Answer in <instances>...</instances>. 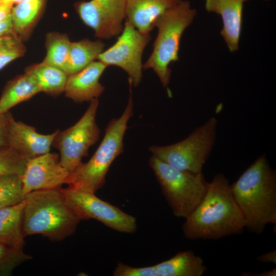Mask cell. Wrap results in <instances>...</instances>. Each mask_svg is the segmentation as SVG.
I'll return each mask as SVG.
<instances>
[{
  "mask_svg": "<svg viewBox=\"0 0 276 276\" xmlns=\"http://www.w3.org/2000/svg\"><path fill=\"white\" fill-rule=\"evenodd\" d=\"M185 219L182 231L189 240H217L240 234L246 226L229 181L221 173L209 182L204 197Z\"/></svg>",
  "mask_w": 276,
  "mask_h": 276,
  "instance_id": "obj_1",
  "label": "cell"
},
{
  "mask_svg": "<svg viewBox=\"0 0 276 276\" xmlns=\"http://www.w3.org/2000/svg\"><path fill=\"white\" fill-rule=\"evenodd\" d=\"M246 222L245 228L259 234L276 223V172L263 153L231 185Z\"/></svg>",
  "mask_w": 276,
  "mask_h": 276,
  "instance_id": "obj_2",
  "label": "cell"
},
{
  "mask_svg": "<svg viewBox=\"0 0 276 276\" xmlns=\"http://www.w3.org/2000/svg\"><path fill=\"white\" fill-rule=\"evenodd\" d=\"M25 236L41 235L52 241L72 235L81 220L68 206L60 188L32 191L25 196Z\"/></svg>",
  "mask_w": 276,
  "mask_h": 276,
  "instance_id": "obj_3",
  "label": "cell"
},
{
  "mask_svg": "<svg viewBox=\"0 0 276 276\" xmlns=\"http://www.w3.org/2000/svg\"><path fill=\"white\" fill-rule=\"evenodd\" d=\"M129 84V97L123 112L108 123L101 143L89 160L82 163L70 174L69 186L95 193L105 184L111 164L123 152L124 137L128 121L133 115L132 86Z\"/></svg>",
  "mask_w": 276,
  "mask_h": 276,
  "instance_id": "obj_4",
  "label": "cell"
},
{
  "mask_svg": "<svg viewBox=\"0 0 276 276\" xmlns=\"http://www.w3.org/2000/svg\"><path fill=\"white\" fill-rule=\"evenodd\" d=\"M196 14V10L192 8L190 3L183 0L161 15L155 22L154 28L157 29V34L152 52L143 64V69H152L165 88L168 87L170 81V64L179 60L182 34Z\"/></svg>",
  "mask_w": 276,
  "mask_h": 276,
  "instance_id": "obj_5",
  "label": "cell"
},
{
  "mask_svg": "<svg viewBox=\"0 0 276 276\" xmlns=\"http://www.w3.org/2000/svg\"><path fill=\"white\" fill-rule=\"evenodd\" d=\"M149 163L174 215L186 219L206 192L209 182L202 173L175 169L152 155Z\"/></svg>",
  "mask_w": 276,
  "mask_h": 276,
  "instance_id": "obj_6",
  "label": "cell"
},
{
  "mask_svg": "<svg viewBox=\"0 0 276 276\" xmlns=\"http://www.w3.org/2000/svg\"><path fill=\"white\" fill-rule=\"evenodd\" d=\"M218 121L211 117L183 140L167 146L153 145L149 150L172 167L192 173L202 172L216 142Z\"/></svg>",
  "mask_w": 276,
  "mask_h": 276,
  "instance_id": "obj_7",
  "label": "cell"
},
{
  "mask_svg": "<svg viewBox=\"0 0 276 276\" xmlns=\"http://www.w3.org/2000/svg\"><path fill=\"white\" fill-rule=\"evenodd\" d=\"M99 104L98 99L92 100L74 125L62 131L57 130L52 146L59 151L60 163L71 174L99 139L100 130L96 122Z\"/></svg>",
  "mask_w": 276,
  "mask_h": 276,
  "instance_id": "obj_8",
  "label": "cell"
},
{
  "mask_svg": "<svg viewBox=\"0 0 276 276\" xmlns=\"http://www.w3.org/2000/svg\"><path fill=\"white\" fill-rule=\"evenodd\" d=\"M60 190L68 206L81 220L95 219L123 233L132 234L136 231L137 224L134 217L100 199L95 193L72 186L60 188Z\"/></svg>",
  "mask_w": 276,
  "mask_h": 276,
  "instance_id": "obj_9",
  "label": "cell"
},
{
  "mask_svg": "<svg viewBox=\"0 0 276 276\" xmlns=\"http://www.w3.org/2000/svg\"><path fill=\"white\" fill-rule=\"evenodd\" d=\"M150 40V34L142 33L125 20L116 42L104 50L98 60L107 66L114 65L123 69L128 75V81L137 86L143 76V54Z\"/></svg>",
  "mask_w": 276,
  "mask_h": 276,
  "instance_id": "obj_10",
  "label": "cell"
},
{
  "mask_svg": "<svg viewBox=\"0 0 276 276\" xmlns=\"http://www.w3.org/2000/svg\"><path fill=\"white\" fill-rule=\"evenodd\" d=\"M126 0H90L74 5L82 21L99 39H109L119 36L125 20Z\"/></svg>",
  "mask_w": 276,
  "mask_h": 276,
  "instance_id": "obj_11",
  "label": "cell"
},
{
  "mask_svg": "<svg viewBox=\"0 0 276 276\" xmlns=\"http://www.w3.org/2000/svg\"><path fill=\"white\" fill-rule=\"evenodd\" d=\"M70 174L56 153L49 152L28 159L21 175L22 194L25 196L34 191L61 188L68 184Z\"/></svg>",
  "mask_w": 276,
  "mask_h": 276,
  "instance_id": "obj_12",
  "label": "cell"
},
{
  "mask_svg": "<svg viewBox=\"0 0 276 276\" xmlns=\"http://www.w3.org/2000/svg\"><path fill=\"white\" fill-rule=\"evenodd\" d=\"M57 130L52 133H38L35 128L11 118L8 134V146L26 159L50 152Z\"/></svg>",
  "mask_w": 276,
  "mask_h": 276,
  "instance_id": "obj_13",
  "label": "cell"
},
{
  "mask_svg": "<svg viewBox=\"0 0 276 276\" xmlns=\"http://www.w3.org/2000/svg\"><path fill=\"white\" fill-rule=\"evenodd\" d=\"M107 66L94 61L80 72L68 76L64 93L68 98L81 103L98 99L105 87L99 80Z\"/></svg>",
  "mask_w": 276,
  "mask_h": 276,
  "instance_id": "obj_14",
  "label": "cell"
},
{
  "mask_svg": "<svg viewBox=\"0 0 276 276\" xmlns=\"http://www.w3.org/2000/svg\"><path fill=\"white\" fill-rule=\"evenodd\" d=\"M248 0H205L209 12L219 15L222 21L220 34L231 52L239 48L244 4Z\"/></svg>",
  "mask_w": 276,
  "mask_h": 276,
  "instance_id": "obj_15",
  "label": "cell"
},
{
  "mask_svg": "<svg viewBox=\"0 0 276 276\" xmlns=\"http://www.w3.org/2000/svg\"><path fill=\"white\" fill-rule=\"evenodd\" d=\"M183 0H126L125 20L143 34H150L157 18Z\"/></svg>",
  "mask_w": 276,
  "mask_h": 276,
  "instance_id": "obj_16",
  "label": "cell"
},
{
  "mask_svg": "<svg viewBox=\"0 0 276 276\" xmlns=\"http://www.w3.org/2000/svg\"><path fill=\"white\" fill-rule=\"evenodd\" d=\"M25 200L0 209V242L11 247L22 249L25 246L23 214Z\"/></svg>",
  "mask_w": 276,
  "mask_h": 276,
  "instance_id": "obj_17",
  "label": "cell"
},
{
  "mask_svg": "<svg viewBox=\"0 0 276 276\" xmlns=\"http://www.w3.org/2000/svg\"><path fill=\"white\" fill-rule=\"evenodd\" d=\"M154 265L159 276H201L206 270L202 258L191 250L180 251Z\"/></svg>",
  "mask_w": 276,
  "mask_h": 276,
  "instance_id": "obj_18",
  "label": "cell"
},
{
  "mask_svg": "<svg viewBox=\"0 0 276 276\" xmlns=\"http://www.w3.org/2000/svg\"><path fill=\"white\" fill-rule=\"evenodd\" d=\"M39 93L40 89L35 79L25 72L6 84L0 98V113L9 111L13 107Z\"/></svg>",
  "mask_w": 276,
  "mask_h": 276,
  "instance_id": "obj_19",
  "label": "cell"
},
{
  "mask_svg": "<svg viewBox=\"0 0 276 276\" xmlns=\"http://www.w3.org/2000/svg\"><path fill=\"white\" fill-rule=\"evenodd\" d=\"M46 0H25L12 9L11 21L15 34L23 41L30 36L42 14Z\"/></svg>",
  "mask_w": 276,
  "mask_h": 276,
  "instance_id": "obj_20",
  "label": "cell"
},
{
  "mask_svg": "<svg viewBox=\"0 0 276 276\" xmlns=\"http://www.w3.org/2000/svg\"><path fill=\"white\" fill-rule=\"evenodd\" d=\"M104 48L105 44L101 39L95 41L83 39L71 42L64 72L70 76L82 70L98 59Z\"/></svg>",
  "mask_w": 276,
  "mask_h": 276,
  "instance_id": "obj_21",
  "label": "cell"
},
{
  "mask_svg": "<svg viewBox=\"0 0 276 276\" xmlns=\"http://www.w3.org/2000/svg\"><path fill=\"white\" fill-rule=\"evenodd\" d=\"M25 72L35 79L40 93L52 96L64 93L68 76L61 69L42 61L27 67Z\"/></svg>",
  "mask_w": 276,
  "mask_h": 276,
  "instance_id": "obj_22",
  "label": "cell"
},
{
  "mask_svg": "<svg viewBox=\"0 0 276 276\" xmlns=\"http://www.w3.org/2000/svg\"><path fill=\"white\" fill-rule=\"evenodd\" d=\"M71 41L67 35L57 32L48 33L45 38L46 55L43 62L64 72Z\"/></svg>",
  "mask_w": 276,
  "mask_h": 276,
  "instance_id": "obj_23",
  "label": "cell"
},
{
  "mask_svg": "<svg viewBox=\"0 0 276 276\" xmlns=\"http://www.w3.org/2000/svg\"><path fill=\"white\" fill-rule=\"evenodd\" d=\"M24 199L21 176H0V209L18 203Z\"/></svg>",
  "mask_w": 276,
  "mask_h": 276,
  "instance_id": "obj_24",
  "label": "cell"
},
{
  "mask_svg": "<svg viewBox=\"0 0 276 276\" xmlns=\"http://www.w3.org/2000/svg\"><path fill=\"white\" fill-rule=\"evenodd\" d=\"M25 52L23 40L16 34L0 36V71Z\"/></svg>",
  "mask_w": 276,
  "mask_h": 276,
  "instance_id": "obj_25",
  "label": "cell"
},
{
  "mask_svg": "<svg viewBox=\"0 0 276 276\" xmlns=\"http://www.w3.org/2000/svg\"><path fill=\"white\" fill-rule=\"evenodd\" d=\"M32 258L22 249L11 247L0 242V276L11 275L16 267Z\"/></svg>",
  "mask_w": 276,
  "mask_h": 276,
  "instance_id": "obj_26",
  "label": "cell"
},
{
  "mask_svg": "<svg viewBox=\"0 0 276 276\" xmlns=\"http://www.w3.org/2000/svg\"><path fill=\"white\" fill-rule=\"evenodd\" d=\"M27 159L8 146L0 147V176L24 173Z\"/></svg>",
  "mask_w": 276,
  "mask_h": 276,
  "instance_id": "obj_27",
  "label": "cell"
},
{
  "mask_svg": "<svg viewBox=\"0 0 276 276\" xmlns=\"http://www.w3.org/2000/svg\"><path fill=\"white\" fill-rule=\"evenodd\" d=\"M114 276H159L155 265L146 267H132L122 262L115 267Z\"/></svg>",
  "mask_w": 276,
  "mask_h": 276,
  "instance_id": "obj_28",
  "label": "cell"
},
{
  "mask_svg": "<svg viewBox=\"0 0 276 276\" xmlns=\"http://www.w3.org/2000/svg\"><path fill=\"white\" fill-rule=\"evenodd\" d=\"M12 117L9 111L0 113V147L8 146V134Z\"/></svg>",
  "mask_w": 276,
  "mask_h": 276,
  "instance_id": "obj_29",
  "label": "cell"
},
{
  "mask_svg": "<svg viewBox=\"0 0 276 276\" xmlns=\"http://www.w3.org/2000/svg\"><path fill=\"white\" fill-rule=\"evenodd\" d=\"M13 7L0 1V22L6 21L11 19Z\"/></svg>",
  "mask_w": 276,
  "mask_h": 276,
  "instance_id": "obj_30",
  "label": "cell"
},
{
  "mask_svg": "<svg viewBox=\"0 0 276 276\" xmlns=\"http://www.w3.org/2000/svg\"><path fill=\"white\" fill-rule=\"evenodd\" d=\"M12 34L15 33L11 19L6 21L0 22V36Z\"/></svg>",
  "mask_w": 276,
  "mask_h": 276,
  "instance_id": "obj_31",
  "label": "cell"
},
{
  "mask_svg": "<svg viewBox=\"0 0 276 276\" xmlns=\"http://www.w3.org/2000/svg\"><path fill=\"white\" fill-rule=\"evenodd\" d=\"M257 260L260 262L276 263V251L275 250L271 251L261 255L258 257Z\"/></svg>",
  "mask_w": 276,
  "mask_h": 276,
  "instance_id": "obj_32",
  "label": "cell"
},
{
  "mask_svg": "<svg viewBox=\"0 0 276 276\" xmlns=\"http://www.w3.org/2000/svg\"><path fill=\"white\" fill-rule=\"evenodd\" d=\"M242 275H251V276H275L276 275V269L273 268L271 270L263 271V272L259 273H251L250 272H245L241 274Z\"/></svg>",
  "mask_w": 276,
  "mask_h": 276,
  "instance_id": "obj_33",
  "label": "cell"
},
{
  "mask_svg": "<svg viewBox=\"0 0 276 276\" xmlns=\"http://www.w3.org/2000/svg\"><path fill=\"white\" fill-rule=\"evenodd\" d=\"M25 0H0L6 4L14 6L15 5L21 3Z\"/></svg>",
  "mask_w": 276,
  "mask_h": 276,
  "instance_id": "obj_34",
  "label": "cell"
}]
</instances>
